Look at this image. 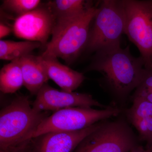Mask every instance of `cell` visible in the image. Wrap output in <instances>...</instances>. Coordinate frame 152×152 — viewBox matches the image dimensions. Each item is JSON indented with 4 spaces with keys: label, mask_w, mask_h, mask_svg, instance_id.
<instances>
[{
    "label": "cell",
    "mask_w": 152,
    "mask_h": 152,
    "mask_svg": "<svg viewBox=\"0 0 152 152\" xmlns=\"http://www.w3.org/2000/svg\"><path fill=\"white\" fill-rule=\"evenodd\" d=\"M31 139L16 146L10 148L4 151L0 152H33Z\"/></svg>",
    "instance_id": "19"
},
{
    "label": "cell",
    "mask_w": 152,
    "mask_h": 152,
    "mask_svg": "<svg viewBox=\"0 0 152 152\" xmlns=\"http://www.w3.org/2000/svg\"><path fill=\"white\" fill-rule=\"evenodd\" d=\"M41 46L42 44L39 42H15L1 39L0 41V58L11 61L18 59L31 54L33 50Z\"/></svg>",
    "instance_id": "15"
},
{
    "label": "cell",
    "mask_w": 152,
    "mask_h": 152,
    "mask_svg": "<svg viewBox=\"0 0 152 152\" xmlns=\"http://www.w3.org/2000/svg\"><path fill=\"white\" fill-rule=\"evenodd\" d=\"M147 150L148 152H152V144L151 147L147 149Z\"/></svg>",
    "instance_id": "23"
},
{
    "label": "cell",
    "mask_w": 152,
    "mask_h": 152,
    "mask_svg": "<svg viewBox=\"0 0 152 152\" xmlns=\"http://www.w3.org/2000/svg\"><path fill=\"white\" fill-rule=\"evenodd\" d=\"M47 4L56 22L75 16L93 6L91 1L84 0H55Z\"/></svg>",
    "instance_id": "13"
},
{
    "label": "cell",
    "mask_w": 152,
    "mask_h": 152,
    "mask_svg": "<svg viewBox=\"0 0 152 152\" xmlns=\"http://www.w3.org/2000/svg\"><path fill=\"white\" fill-rule=\"evenodd\" d=\"M98 10L93 6L79 15L56 22L51 40L41 56L61 58L68 65L74 62L85 50L90 25Z\"/></svg>",
    "instance_id": "2"
},
{
    "label": "cell",
    "mask_w": 152,
    "mask_h": 152,
    "mask_svg": "<svg viewBox=\"0 0 152 152\" xmlns=\"http://www.w3.org/2000/svg\"><path fill=\"white\" fill-rule=\"evenodd\" d=\"M49 115V111L34 108L28 97L15 98L0 113V151L32 139L39 126Z\"/></svg>",
    "instance_id": "3"
},
{
    "label": "cell",
    "mask_w": 152,
    "mask_h": 152,
    "mask_svg": "<svg viewBox=\"0 0 152 152\" xmlns=\"http://www.w3.org/2000/svg\"><path fill=\"white\" fill-rule=\"evenodd\" d=\"M103 121L75 132H53L31 139L33 152H74L88 135L99 129Z\"/></svg>",
    "instance_id": "10"
},
{
    "label": "cell",
    "mask_w": 152,
    "mask_h": 152,
    "mask_svg": "<svg viewBox=\"0 0 152 152\" xmlns=\"http://www.w3.org/2000/svg\"><path fill=\"white\" fill-rule=\"evenodd\" d=\"M121 109L108 107L102 110L91 107L68 108L54 112L46 118L34 133L32 138L53 132H75L91 126L121 113Z\"/></svg>",
    "instance_id": "6"
},
{
    "label": "cell",
    "mask_w": 152,
    "mask_h": 152,
    "mask_svg": "<svg viewBox=\"0 0 152 152\" xmlns=\"http://www.w3.org/2000/svg\"><path fill=\"white\" fill-rule=\"evenodd\" d=\"M24 86L20 59L12 61L0 71V90L4 94H13Z\"/></svg>",
    "instance_id": "14"
},
{
    "label": "cell",
    "mask_w": 152,
    "mask_h": 152,
    "mask_svg": "<svg viewBox=\"0 0 152 152\" xmlns=\"http://www.w3.org/2000/svg\"><path fill=\"white\" fill-rule=\"evenodd\" d=\"M138 132L140 140L145 142V148H149L152 144V116L148 117L132 124Z\"/></svg>",
    "instance_id": "18"
},
{
    "label": "cell",
    "mask_w": 152,
    "mask_h": 152,
    "mask_svg": "<svg viewBox=\"0 0 152 152\" xmlns=\"http://www.w3.org/2000/svg\"><path fill=\"white\" fill-rule=\"evenodd\" d=\"M139 86L152 90V67L149 69H145L143 78Z\"/></svg>",
    "instance_id": "20"
},
{
    "label": "cell",
    "mask_w": 152,
    "mask_h": 152,
    "mask_svg": "<svg viewBox=\"0 0 152 152\" xmlns=\"http://www.w3.org/2000/svg\"><path fill=\"white\" fill-rule=\"evenodd\" d=\"M12 31H13L12 28L1 22L0 23V38L1 39L9 35Z\"/></svg>",
    "instance_id": "21"
},
{
    "label": "cell",
    "mask_w": 152,
    "mask_h": 152,
    "mask_svg": "<svg viewBox=\"0 0 152 152\" xmlns=\"http://www.w3.org/2000/svg\"><path fill=\"white\" fill-rule=\"evenodd\" d=\"M40 56L49 79L53 81L62 91L74 92L84 80L83 74L62 64L57 58Z\"/></svg>",
    "instance_id": "11"
},
{
    "label": "cell",
    "mask_w": 152,
    "mask_h": 152,
    "mask_svg": "<svg viewBox=\"0 0 152 152\" xmlns=\"http://www.w3.org/2000/svg\"><path fill=\"white\" fill-rule=\"evenodd\" d=\"M125 33L138 48L145 69L152 67V0H121Z\"/></svg>",
    "instance_id": "5"
},
{
    "label": "cell",
    "mask_w": 152,
    "mask_h": 152,
    "mask_svg": "<svg viewBox=\"0 0 152 152\" xmlns=\"http://www.w3.org/2000/svg\"><path fill=\"white\" fill-rule=\"evenodd\" d=\"M40 0H4L2 9L17 15V17L32 11L41 4Z\"/></svg>",
    "instance_id": "17"
},
{
    "label": "cell",
    "mask_w": 152,
    "mask_h": 152,
    "mask_svg": "<svg viewBox=\"0 0 152 152\" xmlns=\"http://www.w3.org/2000/svg\"><path fill=\"white\" fill-rule=\"evenodd\" d=\"M90 29L84 50L90 53L121 46V37L125 33L126 17L121 0H104Z\"/></svg>",
    "instance_id": "4"
},
{
    "label": "cell",
    "mask_w": 152,
    "mask_h": 152,
    "mask_svg": "<svg viewBox=\"0 0 152 152\" xmlns=\"http://www.w3.org/2000/svg\"><path fill=\"white\" fill-rule=\"evenodd\" d=\"M24 86L31 94L37 95L50 80L41 56L30 54L20 59Z\"/></svg>",
    "instance_id": "12"
},
{
    "label": "cell",
    "mask_w": 152,
    "mask_h": 152,
    "mask_svg": "<svg viewBox=\"0 0 152 152\" xmlns=\"http://www.w3.org/2000/svg\"><path fill=\"white\" fill-rule=\"evenodd\" d=\"M128 119L132 124L152 116V103L140 97H133V104L126 112Z\"/></svg>",
    "instance_id": "16"
},
{
    "label": "cell",
    "mask_w": 152,
    "mask_h": 152,
    "mask_svg": "<svg viewBox=\"0 0 152 152\" xmlns=\"http://www.w3.org/2000/svg\"><path fill=\"white\" fill-rule=\"evenodd\" d=\"M55 23L54 17L46 3L17 17L12 28L17 37L39 42L42 46H46Z\"/></svg>",
    "instance_id": "8"
},
{
    "label": "cell",
    "mask_w": 152,
    "mask_h": 152,
    "mask_svg": "<svg viewBox=\"0 0 152 152\" xmlns=\"http://www.w3.org/2000/svg\"><path fill=\"white\" fill-rule=\"evenodd\" d=\"M129 152H148V151L142 146L137 145L133 148Z\"/></svg>",
    "instance_id": "22"
},
{
    "label": "cell",
    "mask_w": 152,
    "mask_h": 152,
    "mask_svg": "<svg viewBox=\"0 0 152 152\" xmlns=\"http://www.w3.org/2000/svg\"><path fill=\"white\" fill-rule=\"evenodd\" d=\"M32 106L39 111L54 112L75 107H108L100 103L89 94L59 91L48 83L44 85L39 91Z\"/></svg>",
    "instance_id": "9"
},
{
    "label": "cell",
    "mask_w": 152,
    "mask_h": 152,
    "mask_svg": "<svg viewBox=\"0 0 152 152\" xmlns=\"http://www.w3.org/2000/svg\"><path fill=\"white\" fill-rule=\"evenodd\" d=\"M86 71L100 73L110 91L118 97L125 99L140 84L145 69L141 57H134L129 46H118L95 53Z\"/></svg>",
    "instance_id": "1"
},
{
    "label": "cell",
    "mask_w": 152,
    "mask_h": 152,
    "mask_svg": "<svg viewBox=\"0 0 152 152\" xmlns=\"http://www.w3.org/2000/svg\"><path fill=\"white\" fill-rule=\"evenodd\" d=\"M137 145L134 133L125 121H104L99 129L80 143L74 152H129Z\"/></svg>",
    "instance_id": "7"
}]
</instances>
